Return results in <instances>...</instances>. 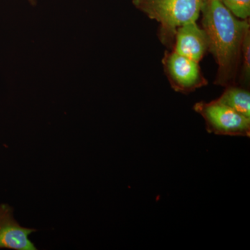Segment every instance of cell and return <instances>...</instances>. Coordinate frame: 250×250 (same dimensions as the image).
I'll return each mask as SVG.
<instances>
[{
  "label": "cell",
  "mask_w": 250,
  "mask_h": 250,
  "mask_svg": "<svg viewBox=\"0 0 250 250\" xmlns=\"http://www.w3.org/2000/svg\"><path fill=\"white\" fill-rule=\"evenodd\" d=\"M36 231L21 226L14 218V208L8 204H0V249L37 250L29 238Z\"/></svg>",
  "instance_id": "5b68a950"
},
{
  "label": "cell",
  "mask_w": 250,
  "mask_h": 250,
  "mask_svg": "<svg viewBox=\"0 0 250 250\" xmlns=\"http://www.w3.org/2000/svg\"><path fill=\"white\" fill-rule=\"evenodd\" d=\"M242 65L240 82L246 86H249L250 80V31L246 34L243 41L241 51Z\"/></svg>",
  "instance_id": "ba28073f"
},
{
  "label": "cell",
  "mask_w": 250,
  "mask_h": 250,
  "mask_svg": "<svg viewBox=\"0 0 250 250\" xmlns=\"http://www.w3.org/2000/svg\"><path fill=\"white\" fill-rule=\"evenodd\" d=\"M206 0H132V4L148 18L159 23L158 37L173 50L176 31L188 23L197 22Z\"/></svg>",
  "instance_id": "7a4b0ae2"
},
{
  "label": "cell",
  "mask_w": 250,
  "mask_h": 250,
  "mask_svg": "<svg viewBox=\"0 0 250 250\" xmlns=\"http://www.w3.org/2000/svg\"><path fill=\"white\" fill-rule=\"evenodd\" d=\"M29 1L31 3V4H34L36 3V0H29Z\"/></svg>",
  "instance_id": "30bf717a"
},
{
  "label": "cell",
  "mask_w": 250,
  "mask_h": 250,
  "mask_svg": "<svg viewBox=\"0 0 250 250\" xmlns=\"http://www.w3.org/2000/svg\"><path fill=\"white\" fill-rule=\"evenodd\" d=\"M201 13L202 29L208 39V52L218 65L213 83L223 87L235 85L243 41L250 31V19L235 17L220 0H206Z\"/></svg>",
  "instance_id": "6da1fadb"
},
{
  "label": "cell",
  "mask_w": 250,
  "mask_h": 250,
  "mask_svg": "<svg viewBox=\"0 0 250 250\" xmlns=\"http://www.w3.org/2000/svg\"><path fill=\"white\" fill-rule=\"evenodd\" d=\"M208 48L207 34L196 22L184 24L176 31L173 50L177 54L200 62Z\"/></svg>",
  "instance_id": "8992f818"
},
{
  "label": "cell",
  "mask_w": 250,
  "mask_h": 250,
  "mask_svg": "<svg viewBox=\"0 0 250 250\" xmlns=\"http://www.w3.org/2000/svg\"><path fill=\"white\" fill-rule=\"evenodd\" d=\"M240 114L250 118V92L236 85L226 87L224 93L217 99Z\"/></svg>",
  "instance_id": "52a82bcc"
},
{
  "label": "cell",
  "mask_w": 250,
  "mask_h": 250,
  "mask_svg": "<svg viewBox=\"0 0 250 250\" xmlns=\"http://www.w3.org/2000/svg\"><path fill=\"white\" fill-rule=\"evenodd\" d=\"M224 6L237 18L250 19V0H220Z\"/></svg>",
  "instance_id": "9c48e42d"
},
{
  "label": "cell",
  "mask_w": 250,
  "mask_h": 250,
  "mask_svg": "<svg viewBox=\"0 0 250 250\" xmlns=\"http://www.w3.org/2000/svg\"><path fill=\"white\" fill-rule=\"evenodd\" d=\"M164 72L174 91L188 94L208 84L199 62L166 50L162 59Z\"/></svg>",
  "instance_id": "277c9868"
},
{
  "label": "cell",
  "mask_w": 250,
  "mask_h": 250,
  "mask_svg": "<svg viewBox=\"0 0 250 250\" xmlns=\"http://www.w3.org/2000/svg\"><path fill=\"white\" fill-rule=\"evenodd\" d=\"M194 111L205 119L206 128L210 134L230 136H250V118L240 114L218 100L209 103L199 102Z\"/></svg>",
  "instance_id": "3957f363"
}]
</instances>
